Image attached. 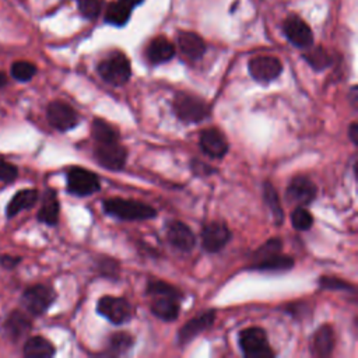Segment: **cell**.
I'll return each instance as SVG.
<instances>
[{
    "mask_svg": "<svg viewBox=\"0 0 358 358\" xmlns=\"http://www.w3.org/2000/svg\"><path fill=\"white\" fill-rule=\"evenodd\" d=\"M282 240L272 238L254 254V263L251 268L259 272H287L293 269L294 259L282 255Z\"/></svg>",
    "mask_w": 358,
    "mask_h": 358,
    "instance_id": "cell-1",
    "label": "cell"
},
{
    "mask_svg": "<svg viewBox=\"0 0 358 358\" xmlns=\"http://www.w3.org/2000/svg\"><path fill=\"white\" fill-rule=\"evenodd\" d=\"M104 210L119 220L125 221H143L150 220L157 215V211L150 204H146L139 200L122 199V197H112L106 199L102 203Z\"/></svg>",
    "mask_w": 358,
    "mask_h": 358,
    "instance_id": "cell-2",
    "label": "cell"
},
{
    "mask_svg": "<svg viewBox=\"0 0 358 358\" xmlns=\"http://www.w3.org/2000/svg\"><path fill=\"white\" fill-rule=\"evenodd\" d=\"M177 117L184 124H200L210 116V105L189 92H178L172 102Z\"/></svg>",
    "mask_w": 358,
    "mask_h": 358,
    "instance_id": "cell-3",
    "label": "cell"
},
{
    "mask_svg": "<svg viewBox=\"0 0 358 358\" xmlns=\"http://www.w3.org/2000/svg\"><path fill=\"white\" fill-rule=\"evenodd\" d=\"M98 73L104 81L115 87H121L127 84L132 76L131 62L127 55L115 52L98 65Z\"/></svg>",
    "mask_w": 358,
    "mask_h": 358,
    "instance_id": "cell-4",
    "label": "cell"
},
{
    "mask_svg": "<svg viewBox=\"0 0 358 358\" xmlns=\"http://www.w3.org/2000/svg\"><path fill=\"white\" fill-rule=\"evenodd\" d=\"M238 343H240L244 355L248 358H270L275 355L268 334L261 327L254 326L244 329L238 337Z\"/></svg>",
    "mask_w": 358,
    "mask_h": 358,
    "instance_id": "cell-5",
    "label": "cell"
},
{
    "mask_svg": "<svg viewBox=\"0 0 358 358\" xmlns=\"http://www.w3.org/2000/svg\"><path fill=\"white\" fill-rule=\"evenodd\" d=\"M97 312L113 325H124L132 319L133 309L128 300L105 295L98 300Z\"/></svg>",
    "mask_w": 358,
    "mask_h": 358,
    "instance_id": "cell-6",
    "label": "cell"
},
{
    "mask_svg": "<svg viewBox=\"0 0 358 358\" xmlns=\"http://www.w3.org/2000/svg\"><path fill=\"white\" fill-rule=\"evenodd\" d=\"M95 161L109 171H121L128 160V150L119 143H97L94 150Z\"/></svg>",
    "mask_w": 358,
    "mask_h": 358,
    "instance_id": "cell-7",
    "label": "cell"
},
{
    "mask_svg": "<svg viewBox=\"0 0 358 358\" xmlns=\"http://www.w3.org/2000/svg\"><path fill=\"white\" fill-rule=\"evenodd\" d=\"M99 188L98 177L86 168L74 167L67 172V190L74 196H88L98 192Z\"/></svg>",
    "mask_w": 358,
    "mask_h": 358,
    "instance_id": "cell-8",
    "label": "cell"
},
{
    "mask_svg": "<svg viewBox=\"0 0 358 358\" xmlns=\"http://www.w3.org/2000/svg\"><path fill=\"white\" fill-rule=\"evenodd\" d=\"M55 298L56 295L52 288L44 284H37L26 290L23 295V305L31 315L40 316L49 309Z\"/></svg>",
    "mask_w": 358,
    "mask_h": 358,
    "instance_id": "cell-9",
    "label": "cell"
},
{
    "mask_svg": "<svg viewBox=\"0 0 358 358\" xmlns=\"http://www.w3.org/2000/svg\"><path fill=\"white\" fill-rule=\"evenodd\" d=\"M47 116L51 127L59 132L72 131L79 124L77 112L69 104L62 101L51 102L47 111Z\"/></svg>",
    "mask_w": 358,
    "mask_h": 358,
    "instance_id": "cell-10",
    "label": "cell"
},
{
    "mask_svg": "<svg viewBox=\"0 0 358 358\" xmlns=\"http://www.w3.org/2000/svg\"><path fill=\"white\" fill-rule=\"evenodd\" d=\"M232 234L224 222H209L202 229V247L210 254L220 252L231 241Z\"/></svg>",
    "mask_w": 358,
    "mask_h": 358,
    "instance_id": "cell-11",
    "label": "cell"
},
{
    "mask_svg": "<svg viewBox=\"0 0 358 358\" xmlns=\"http://www.w3.org/2000/svg\"><path fill=\"white\" fill-rule=\"evenodd\" d=\"M248 70L257 81L269 83L282 74L283 65L275 56H257L250 60Z\"/></svg>",
    "mask_w": 358,
    "mask_h": 358,
    "instance_id": "cell-12",
    "label": "cell"
},
{
    "mask_svg": "<svg viewBox=\"0 0 358 358\" xmlns=\"http://www.w3.org/2000/svg\"><path fill=\"white\" fill-rule=\"evenodd\" d=\"M316 193H318L316 186L309 178L295 177L288 184L286 196H287L288 202L302 206V207H307V206L312 204V202L316 199Z\"/></svg>",
    "mask_w": 358,
    "mask_h": 358,
    "instance_id": "cell-13",
    "label": "cell"
},
{
    "mask_svg": "<svg viewBox=\"0 0 358 358\" xmlns=\"http://www.w3.org/2000/svg\"><path fill=\"white\" fill-rule=\"evenodd\" d=\"M283 30L286 37L288 38V41L297 47V48H311L314 44V34L309 29V26L301 20L297 16H290L284 24H283Z\"/></svg>",
    "mask_w": 358,
    "mask_h": 358,
    "instance_id": "cell-14",
    "label": "cell"
},
{
    "mask_svg": "<svg viewBox=\"0 0 358 358\" xmlns=\"http://www.w3.org/2000/svg\"><path fill=\"white\" fill-rule=\"evenodd\" d=\"M199 146L203 154L210 158L220 160L228 153V142L225 136L215 128L202 131L199 138Z\"/></svg>",
    "mask_w": 358,
    "mask_h": 358,
    "instance_id": "cell-15",
    "label": "cell"
},
{
    "mask_svg": "<svg viewBox=\"0 0 358 358\" xmlns=\"http://www.w3.org/2000/svg\"><path fill=\"white\" fill-rule=\"evenodd\" d=\"M215 320V311L210 309L199 314L193 319L188 320L178 332V343L181 345H186L189 341L196 339L202 332L207 330L213 326Z\"/></svg>",
    "mask_w": 358,
    "mask_h": 358,
    "instance_id": "cell-16",
    "label": "cell"
},
{
    "mask_svg": "<svg viewBox=\"0 0 358 358\" xmlns=\"http://www.w3.org/2000/svg\"><path fill=\"white\" fill-rule=\"evenodd\" d=\"M167 240L182 252H190L196 244L192 229L182 221H170L167 224Z\"/></svg>",
    "mask_w": 358,
    "mask_h": 358,
    "instance_id": "cell-17",
    "label": "cell"
},
{
    "mask_svg": "<svg viewBox=\"0 0 358 358\" xmlns=\"http://www.w3.org/2000/svg\"><path fill=\"white\" fill-rule=\"evenodd\" d=\"M334 348V332L329 325L320 326L311 339V352L315 357H327Z\"/></svg>",
    "mask_w": 358,
    "mask_h": 358,
    "instance_id": "cell-18",
    "label": "cell"
},
{
    "mask_svg": "<svg viewBox=\"0 0 358 358\" xmlns=\"http://www.w3.org/2000/svg\"><path fill=\"white\" fill-rule=\"evenodd\" d=\"M177 42H178L179 51L190 60L200 59L206 52V44L203 38H200L195 33H189V31L178 33Z\"/></svg>",
    "mask_w": 358,
    "mask_h": 358,
    "instance_id": "cell-19",
    "label": "cell"
},
{
    "mask_svg": "<svg viewBox=\"0 0 358 358\" xmlns=\"http://www.w3.org/2000/svg\"><path fill=\"white\" fill-rule=\"evenodd\" d=\"M175 45L164 37L154 38L147 48V58L154 65L170 62L175 56Z\"/></svg>",
    "mask_w": 358,
    "mask_h": 358,
    "instance_id": "cell-20",
    "label": "cell"
},
{
    "mask_svg": "<svg viewBox=\"0 0 358 358\" xmlns=\"http://www.w3.org/2000/svg\"><path fill=\"white\" fill-rule=\"evenodd\" d=\"M152 312L164 322H172L179 315V300L170 297H154Z\"/></svg>",
    "mask_w": 358,
    "mask_h": 358,
    "instance_id": "cell-21",
    "label": "cell"
},
{
    "mask_svg": "<svg viewBox=\"0 0 358 358\" xmlns=\"http://www.w3.org/2000/svg\"><path fill=\"white\" fill-rule=\"evenodd\" d=\"M5 334L12 340H20L31 329V320L23 312H13L5 322Z\"/></svg>",
    "mask_w": 358,
    "mask_h": 358,
    "instance_id": "cell-22",
    "label": "cell"
},
{
    "mask_svg": "<svg viewBox=\"0 0 358 358\" xmlns=\"http://www.w3.org/2000/svg\"><path fill=\"white\" fill-rule=\"evenodd\" d=\"M38 202V192L35 189H23L19 193H16L13 196V199L10 200L6 213L8 217L12 218L15 215H17L20 211L31 209L35 203Z\"/></svg>",
    "mask_w": 358,
    "mask_h": 358,
    "instance_id": "cell-23",
    "label": "cell"
},
{
    "mask_svg": "<svg viewBox=\"0 0 358 358\" xmlns=\"http://www.w3.org/2000/svg\"><path fill=\"white\" fill-rule=\"evenodd\" d=\"M60 206L54 190H48L44 196V203L38 213V220L47 225H56L59 221Z\"/></svg>",
    "mask_w": 358,
    "mask_h": 358,
    "instance_id": "cell-24",
    "label": "cell"
},
{
    "mask_svg": "<svg viewBox=\"0 0 358 358\" xmlns=\"http://www.w3.org/2000/svg\"><path fill=\"white\" fill-rule=\"evenodd\" d=\"M55 354L54 344L42 336H35L27 340L24 345V355L30 358H49Z\"/></svg>",
    "mask_w": 358,
    "mask_h": 358,
    "instance_id": "cell-25",
    "label": "cell"
},
{
    "mask_svg": "<svg viewBox=\"0 0 358 358\" xmlns=\"http://www.w3.org/2000/svg\"><path fill=\"white\" fill-rule=\"evenodd\" d=\"M131 15H132V8L121 2V0H117V2H112L106 8L105 22L116 27H122L129 22Z\"/></svg>",
    "mask_w": 358,
    "mask_h": 358,
    "instance_id": "cell-26",
    "label": "cell"
},
{
    "mask_svg": "<svg viewBox=\"0 0 358 358\" xmlns=\"http://www.w3.org/2000/svg\"><path fill=\"white\" fill-rule=\"evenodd\" d=\"M92 138L97 143H112L119 142V132L115 127L108 124L104 119H94L92 127H91Z\"/></svg>",
    "mask_w": 358,
    "mask_h": 358,
    "instance_id": "cell-27",
    "label": "cell"
},
{
    "mask_svg": "<svg viewBox=\"0 0 358 358\" xmlns=\"http://www.w3.org/2000/svg\"><path fill=\"white\" fill-rule=\"evenodd\" d=\"M263 196H265V202L266 206L269 207L275 221L277 225H282L283 220H284V213H283V207L280 204V199L279 195L275 189V186L270 182H265V188H263Z\"/></svg>",
    "mask_w": 358,
    "mask_h": 358,
    "instance_id": "cell-28",
    "label": "cell"
},
{
    "mask_svg": "<svg viewBox=\"0 0 358 358\" xmlns=\"http://www.w3.org/2000/svg\"><path fill=\"white\" fill-rule=\"evenodd\" d=\"M135 339L127 332H117L111 334L108 340V348L113 354H127L133 347Z\"/></svg>",
    "mask_w": 358,
    "mask_h": 358,
    "instance_id": "cell-29",
    "label": "cell"
},
{
    "mask_svg": "<svg viewBox=\"0 0 358 358\" xmlns=\"http://www.w3.org/2000/svg\"><path fill=\"white\" fill-rule=\"evenodd\" d=\"M147 294L150 297H170V298H175V300H179L182 298V294L178 288H175L174 286L165 283V282H161V280H154V282H150L147 284Z\"/></svg>",
    "mask_w": 358,
    "mask_h": 358,
    "instance_id": "cell-30",
    "label": "cell"
},
{
    "mask_svg": "<svg viewBox=\"0 0 358 358\" xmlns=\"http://www.w3.org/2000/svg\"><path fill=\"white\" fill-rule=\"evenodd\" d=\"M304 59L315 69V70H323L332 63V58L327 55V52L322 48H315L304 55Z\"/></svg>",
    "mask_w": 358,
    "mask_h": 358,
    "instance_id": "cell-31",
    "label": "cell"
},
{
    "mask_svg": "<svg viewBox=\"0 0 358 358\" xmlns=\"http://www.w3.org/2000/svg\"><path fill=\"white\" fill-rule=\"evenodd\" d=\"M291 222L293 227L298 231H308L312 224H314V217L312 214L302 206H298L293 213H291Z\"/></svg>",
    "mask_w": 358,
    "mask_h": 358,
    "instance_id": "cell-32",
    "label": "cell"
},
{
    "mask_svg": "<svg viewBox=\"0 0 358 358\" xmlns=\"http://www.w3.org/2000/svg\"><path fill=\"white\" fill-rule=\"evenodd\" d=\"M37 74V67L31 62L20 60L13 63L12 76L19 81H30Z\"/></svg>",
    "mask_w": 358,
    "mask_h": 358,
    "instance_id": "cell-33",
    "label": "cell"
},
{
    "mask_svg": "<svg viewBox=\"0 0 358 358\" xmlns=\"http://www.w3.org/2000/svg\"><path fill=\"white\" fill-rule=\"evenodd\" d=\"M79 10L86 19H97L101 10V2L99 0H77Z\"/></svg>",
    "mask_w": 358,
    "mask_h": 358,
    "instance_id": "cell-34",
    "label": "cell"
},
{
    "mask_svg": "<svg viewBox=\"0 0 358 358\" xmlns=\"http://www.w3.org/2000/svg\"><path fill=\"white\" fill-rule=\"evenodd\" d=\"M319 287L322 290H332V291H337V290L354 291L352 286H350L348 283L343 282L341 279H336V277H320L319 279Z\"/></svg>",
    "mask_w": 358,
    "mask_h": 358,
    "instance_id": "cell-35",
    "label": "cell"
},
{
    "mask_svg": "<svg viewBox=\"0 0 358 358\" xmlns=\"http://www.w3.org/2000/svg\"><path fill=\"white\" fill-rule=\"evenodd\" d=\"M98 269L101 272L102 276L108 277V279H116L117 273H119V265L116 261L109 259V258H104L98 262Z\"/></svg>",
    "mask_w": 358,
    "mask_h": 358,
    "instance_id": "cell-36",
    "label": "cell"
},
{
    "mask_svg": "<svg viewBox=\"0 0 358 358\" xmlns=\"http://www.w3.org/2000/svg\"><path fill=\"white\" fill-rule=\"evenodd\" d=\"M17 175H19V171L13 164L0 158V181L13 182L17 178Z\"/></svg>",
    "mask_w": 358,
    "mask_h": 358,
    "instance_id": "cell-37",
    "label": "cell"
},
{
    "mask_svg": "<svg viewBox=\"0 0 358 358\" xmlns=\"http://www.w3.org/2000/svg\"><path fill=\"white\" fill-rule=\"evenodd\" d=\"M190 170H192L196 175H199V177H209V175H211V174L214 172V170H213L210 165L202 163V161L197 160V158H193V160L190 161Z\"/></svg>",
    "mask_w": 358,
    "mask_h": 358,
    "instance_id": "cell-38",
    "label": "cell"
},
{
    "mask_svg": "<svg viewBox=\"0 0 358 358\" xmlns=\"http://www.w3.org/2000/svg\"><path fill=\"white\" fill-rule=\"evenodd\" d=\"M20 262H22V258H19V257L3 255L2 258H0V265H2V266H3L5 269H8V270L15 269Z\"/></svg>",
    "mask_w": 358,
    "mask_h": 358,
    "instance_id": "cell-39",
    "label": "cell"
},
{
    "mask_svg": "<svg viewBox=\"0 0 358 358\" xmlns=\"http://www.w3.org/2000/svg\"><path fill=\"white\" fill-rule=\"evenodd\" d=\"M348 138L354 146H358V124L352 122L348 128Z\"/></svg>",
    "mask_w": 358,
    "mask_h": 358,
    "instance_id": "cell-40",
    "label": "cell"
},
{
    "mask_svg": "<svg viewBox=\"0 0 358 358\" xmlns=\"http://www.w3.org/2000/svg\"><path fill=\"white\" fill-rule=\"evenodd\" d=\"M357 87L354 86L352 88H351V92H350V101H351V104L354 105V108L357 106V101H358V97H357Z\"/></svg>",
    "mask_w": 358,
    "mask_h": 358,
    "instance_id": "cell-41",
    "label": "cell"
},
{
    "mask_svg": "<svg viewBox=\"0 0 358 358\" xmlns=\"http://www.w3.org/2000/svg\"><path fill=\"white\" fill-rule=\"evenodd\" d=\"M121 2H124L125 5H128V6H131L132 9L135 8V6H138V5H140L143 0H121Z\"/></svg>",
    "mask_w": 358,
    "mask_h": 358,
    "instance_id": "cell-42",
    "label": "cell"
},
{
    "mask_svg": "<svg viewBox=\"0 0 358 358\" xmlns=\"http://www.w3.org/2000/svg\"><path fill=\"white\" fill-rule=\"evenodd\" d=\"M6 84H8V77H6V74L3 72H0V88L5 87Z\"/></svg>",
    "mask_w": 358,
    "mask_h": 358,
    "instance_id": "cell-43",
    "label": "cell"
}]
</instances>
